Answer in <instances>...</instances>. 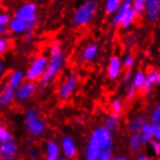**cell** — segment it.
Returning a JSON list of instances; mask_svg holds the SVG:
<instances>
[{
  "instance_id": "obj_16",
  "label": "cell",
  "mask_w": 160,
  "mask_h": 160,
  "mask_svg": "<svg viewBox=\"0 0 160 160\" xmlns=\"http://www.w3.org/2000/svg\"><path fill=\"white\" fill-rule=\"evenodd\" d=\"M44 148L46 153V160H58L60 153V147L56 141H47L44 145Z\"/></svg>"
},
{
  "instance_id": "obj_47",
  "label": "cell",
  "mask_w": 160,
  "mask_h": 160,
  "mask_svg": "<svg viewBox=\"0 0 160 160\" xmlns=\"http://www.w3.org/2000/svg\"><path fill=\"white\" fill-rule=\"evenodd\" d=\"M58 160H74V159H70V158H67V157H58Z\"/></svg>"
},
{
  "instance_id": "obj_4",
  "label": "cell",
  "mask_w": 160,
  "mask_h": 160,
  "mask_svg": "<svg viewBox=\"0 0 160 160\" xmlns=\"http://www.w3.org/2000/svg\"><path fill=\"white\" fill-rule=\"evenodd\" d=\"M24 125L32 137H39L47 129L46 121L40 118L39 111L35 108L27 109L24 115Z\"/></svg>"
},
{
  "instance_id": "obj_18",
  "label": "cell",
  "mask_w": 160,
  "mask_h": 160,
  "mask_svg": "<svg viewBox=\"0 0 160 160\" xmlns=\"http://www.w3.org/2000/svg\"><path fill=\"white\" fill-rule=\"evenodd\" d=\"M119 120H120V117L118 114H115V112H110L109 115H107V117L105 118V121H104V127L106 130H108L110 133H114L118 130V124H119Z\"/></svg>"
},
{
  "instance_id": "obj_48",
  "label": "cell",
  "mask_w": 160,
  "mask_h": 160,
  "mask_svg": "<svg viewBox=\"0 0 160 160\" xmlns=\"http://www.w3.org/2000/svg\"><path fill=\"white\" fill-rule=\"evenodd\" d=\"M0 160H17L16 157H13V158H0Z\"/></svg>"
},
{
  "instance_id": "obj_28",
  "label": "cell",
  "mask_w": 160,
  "mask_h": 160,
  "mask_svg": "<svg viewBox=\"0 0 160 160\" xmlns=\"http://www.w3.org/2000/svg\"><path fill=\"white\" fill-rule=\"evenodd\" d=\"M11 140H14L11 132L8 130L6 126L0 123V143L8 142V141H11Z\"/></svg>"
},
{
  "instance_id": "obj_15",
  "label": "cell",
  "mask_w": 160,
  "mask_h": 160,
  "mask_svg": "<svg viewBox=\"0 0 160 160\" xmlns=\"http://www.w3.org/2000/svg\"><path fill=\"white\" fill-rule=\"evenodd\" d=\"M18 152V145L14 140L0 143V158H13Z\"/></svg>"
},
{
  "instance_id": "obj_30",
  "label": "cell",
  "mask_w": 160,
  "mask_h": 160,
  "mask_svg": "<svg viewBox=\"0 0 160 160\" xmlns=\"http://www.w3.org/2000/svg\"><path fill=\"white\" fill-rule=\"evenodd\" d=\"M50 54L52 58H54V56H58L60 54H62V47L60 42L58 41H54L50 48Z\"/></svg>"
},
{
  "instance_id": "obj_40",
  "label": "cell",
  "mask_w": 160,
  "mask_h": 160,
  "mask_svg": "<svg viewBox=\"0 0 160 160\" xmlns=\"http://www.w3.org/2000/svg\"><path fill=\"white\" fill-rule=\"evenodd\" d=\"M132 77H133L132 71L127 70V71L124 73L123 77H122V82H123L124 84H127V83L131 82V81H132Z\"/></svg>"
},
{
  "instance_id": "obj_26",
  "label": "cell",
  "mask_w": 160,
  "mask_h": 160,
  "mask_svg": "<svg viewBox=\"0 0 160 160\" xmlns=\"http://www.w3.org/2000/svg\"><path fill=\"white\" fill-rule=\"evenodd\" d=\"M146 80V73L143 71H138L134 76L132 77V84L131 86L134 87L136 89H141L143 88Z\"/></svg>"
},
{
  "instance_id": "obj_33",
  "label": "cell",
  "mask_w": 160,
  "mask_h": 160,
  "mask_svg": "<svg viewBox=\"0 0 160 160\" xmlns=\"http://www.w3.org/2000/svg\"><path fill=\"white\" fill-rule=\"evenodd\" d=\"M9 47H10L9 39H7L6 37H0V55L5 53L8 51Z\"/></svg>"
},
{
  "instance_id": "obj_6",
  "label": "cell",
  "mask_w": 160,
  "mask_h": 160,
  "mask_svg": "<svg viewBox=\"0 0 160 160\" xmlns=\"http://www.w3.org/2000/svg\"><path fill=\"white\" fill-rule=\"evenodd\" d=\"M79 82V76L76 73H71L69 76L64 80V82L58 88V97L60 100L69 99L76 89Z\"/></svg>"
},
{
  "instance_id": "obj_24",
  "label": "cell",
  "mask_w": 160,
  "mask_h": 160,
  "mask_svg": "<svg viewBox=\"0 0 160 160\" xmlns=\"http://www.w3.org/2000/svg\"><path fill=\"white\" fill-rule=\"evenodd\" d=\"M136 18H137L136 15L134 14L132 8H131V9H129V10L126 12L124 17L122 18V20H121L119 25L121 26V28H124V29H125V28H128L130 25L133 24V22L136 20Z\"/></svg>"
},
{
  "instance_id": "obj_35",
  "label": "cell",
  "mask_w": 160,
  "mask_h": 160,
  "mask_svg": "<svg viewBox=\"0 0 160 160\" xmlns=\"http://www.w3.org/2000/svg\"><path fill=\"white\" fill-rule=\"evenodd\" d=\"M112 149L103 150L98 156V160H112Z\"/></svg>"
},
{
  "instance_id": "obj_22",
  "label": "cell",
  "mask_w": 160,
  "mask_h": 160,
  "mask_svg": "<svg viewBox=\"0 0 160 160\" xmlns=\"http://www.w3.org/2000/svg\"><path fill=\"white\" fill-rule=\"evenodd\" d=\"M143 147H144V143H143V139L141 134L140 133L132 134V136L130 137V140H129V148L131 149V152L137 153L142 149Z\"/></svg>"
},
{
  "instance_id": "obj_12",
  "label": "cell",
  "mask_w": 160,
  "mask_h": 160,
  "mask_svg": "<svg viewBox=\"0 0 160 160\" xmlns=\"http://www.w3.org/2000/svg\"><path fill=\"white\" fill-rule=\"evenodd\" d=\"M160 83V74L158 70H152L149 71L148 74H146V80L143 88H141L144 94H148L152 91L155 84Z\"/></svg>"
},
{
  "instance_id": "obj_38",
  "label": "cell",
  "mask_w": 160,
  "mask_h": 160,
  "mask_svg": "<svg viewBox=\"0 0 160 160\" xmlns=\"http://www.w3.org/2000/svg\"><path fill=\"white\" fill-rule=\"evenodd\" d=\"M137 91H138V89H136L132 86H130L129 88H128V90H127V92H126V98H127V100L132 101L135 98V96H136Z\"/></svg>"
},
{
  "instance_id": "obj_23",
  "label": "cell",
  "mask_w": 160,
  "mask_h": 160,
  "mask_svg": "<svg viewBox=\"0 0 160 160\" xmlns=\"http://www.w3.org/2000/svg\"><path fill=\"white\" fill-rule=\"evenodd\" d=\"M140 134H141V136H142L144 146L149 144L150 141L153 140V138H152V125L150 124L149 122L147 124H145L143 126V128L141 129Z\"/></svg>"
},
{
  "instance_id": "obj_20",
  "label": "cell",
  "mask_w": 160,
  "mask_h": 160,
  "mask_svg": "<svg viewBox=\"0 0 160 160\" xmlns=\"http://www.w3.org/2000/svg\"><path fill=\"white\" fill-rule=\"evenodd\" d=\"M98 47L95 44H89L83 49L82 53V58L86 62H91L97 58L98 55Z\"/></svg>"
},
{
  "instance_id": "obj_8",
  "label": "cell",
  "mask_w": 160,
  "mask_h": 160,
  "mask_svg": "<svg viewBox=\"0 0 160 160\" xmlns=\"http://www.w3.org/2000/svg\"><path fill=\"white\" fill-rule=\"evenodd\" d=\"M37 88L38 87H37L36 82L25 81L16 88V98L21 101L28 100L34 95Z\"/></svg>"
},
{
  "instance_id": "obj_9",
  "label": "cell",
  "mask_w": 160,
  "mask_h": 160,
  "mask_svg": "<svg viewBox=\"0 0 160 160\" xmlns=\"http://www.w3.org/2000/svg\"><path fill=\"white\" fill-rule=\"evenodd\" d=\"M59 147H60V150L62 152L64 157L74 159L77 156V153H78L77 145L71 136H69V135L64 136L61 139Z\"/></svg>"
},
{
  "instance_id": "obj_7",
  "label": "cell",
  "mask_w": 160,
  "mask_h": 160,
  "mask_svg": "<svg viewBox=\"0 0 160 160\" xmlns=\"http://www.w3.org/2000/svg\"><path fill=\"white\" fill-rule=\"evenodd\" d=\"M37 10H38L37 4L33 2H27V3L22 4L18 9L15 13V17L26 22L28 21H31L33 18H37V15H36Z\"/></svg>"
},
{
  "instance_id": "obj_39",
  "label": "cell",
  "mask_w": 160,
  "mask_h": 160,
  "mask_svg": "<svg viewBox=\"0 0 160 160\" xmlns=\"http://www.w3.org/2000/svg\"><path fill=\"white\" fill-rule=\"evenodd\" d=\"M152 138H153V140L159 141V139H160V124L152 125Z\"/></svg>"
},
{
  "instance_id": "obj_50",
  "label": "cell",
  "mask_w": 160,
  "mask_h": 160,
  "mask_svg": "<svg viewBox=\"0 0 160 160\" xmlns=\"http://www.w3.org/2000/svg\"><path fill=\"white\" fill-rule=\"evenodd\" d=\"M1 76H2V75H0V82H1Z\"/></svg>"
},
{
  "instance_id": "obj_32",
  "label": "cell",
  "mask_w": 160,
  "mask_h": 160,
  "mask_svg": "<svg viewBox=\"0 0 160 160\" xmlns=\"http://www.w3.org/2000/svg\"><path fill=\"white\" fill-rule=\"evenodd\" d=\"M150 121H152V123L150 124H160V105L157 104L152 112V115H150Z\"/></svg>"
},
{
  "instance_id": "obj_31",
  "label": "cell",
  "mask_w": 160,
  "mask_h": 160,
  "mask_svg": "<svg viewBox=\"0 0 160 160\" xmlns=\"http://www.w3.org/2000/svg\"><path fill=\"white\" fill-rule=\"evenodd\" d=\"M123 102H122L120 99H115L112 100L111 103V109H112V112H115V114L119 115L120 112L123 111Z\"/></svg>"
},
{
  "instance_id": "obj_21",
  "label": "cell",
  "mask_w": 160,
  "mask_h": 160,
  "mask_svg": "<svg viewBox=\"0 0 160 160\" xmlns=\"http://www.w3.org/2000/svg\"><path fill=\"white\" fill-rule=\"evenodd\" d=\"M23 80H24V74L20 70H15V71L11 72L10 75H9V79H8L7 83H9L11 87H13L16 89L23 82Z\"/></svg>"
},
{
  "instance_id": "obj_29",
  "label": "cell",
  "mask_w": 160,
  "mask_h": 160,
  "mask_svg": "<svg viewBox=\"0 0 160 160\" xmlns=\"http://www.w3.org/2000/svg\"><path fill=\"white\" fill-rule=\"evenodd\" d=\"M26 153H27L28 158L31 159V160H38L41 157L40 149L35 146H31V147L28 148Z\"/></svg>"
},
{
  "instance_id": "obj_14",
  "label": "cell",
  "mask_w": 160,
  "mask_h": 160,
  "mask_svg": "<svg viewBox=\"0 0 160 160\" xmlns=\"http://www.w3.org/2000/svg\"><path fill=\"white\" fill-rule=\"evenodd\" d=\"M146 17L150 22L158 21L160 17V1L159 0H148L146 5Z\"/></svg>"
},
{
  "instance_id": "obj_49",
  "label": "cell",
  "mask_w": 160,
  "mask_h": 160,
  "mask_svg": "<svg viewBox=\"0 0 160 160\" xmlns=\"http://www.w3.org/2000/svg\"><path fill=\"white\" fill-rule=\"evenodd\" d=\"M152 160H160V159H159V158H158V157H156V158H155V159H152Z\"/></svg>"
},
{
  "instance_id": "obj_41",
  "label": "cell",
  "mask_w": 160,
  "mask_h": 160,
  "mask_svg": "<svg viewBox=\"0 0 160 160\" xmlns=\"http://www.w3.org/2000/svg\"><path fill=\"white\" fill-rule=\"evenodd\" d=\"M33 38H34V36H33V33H32V31H31V30L27 31V33H26V36H25V39H24V41H25V44H26V45H30V44L33 42Z\"/></svg>"
},
{
  "instance_id": "obj_11",
  "label": "cell",
  "mask_w": 160,
  "mask_h": 160,
  "mask_svg": "<svg viewBox=\"0 0 160 160\" xmlns=\"http://www.w3.org/2000/svg\"><path fill=\"white\" fill-rule=\"evenodd\" d=\"M16 98V89L9 83H5L0 89V108L10 106Z\"/></svg>"
},
{
  "instance_id": "obj_2",
  "label": "cell",
  "mask_w": 160,
  "mask_h": 160,
  "mask_svg": "<svg viewBox=\"0 0 160 160\" xmlns=\"http://www.w3.org/2000/svg\"><path fill=\"white\" fill-rule=\"evenodd\" d=\"M99 8V3L96 0H87L82 2L72 16V22L77 26H84L91 22L96 15Z\"/></svg>"
},
{
  "instance_id": "obj_46",
  "label": "cell",
  "mask_w": 160,
  "mask_h": 160,
  "mask_svg": "<svg viewBox=\"0 0 160 160\" xmlns=\"http://www.w3.org/2000/svg\"><path fill=\"white\" fill-rule=\"evenodd\" d=\"M33 141H34V137H32V136H29V137L27 138V142L28 143H32Z\"/></svg>"
},
{
  "instance_id": "obj_43",
  "label": "cell",
  "mask_w": 160,
  "mask_h": 160,
  "mask_svg": "<svg viewBox=\"0 0 160 160\" xmlns=\"http://www.w3.org/2000/svg\"><path fill=\"white\" fill-rule=\"evenodd\" d=\"M112 160H129L126 156H123V155H118V156H116V157H112Z\"/></svg>"
},
{
  "instance_id": "obj_25",
  "label": "cell",
  "mask_w": 160,
  "mask_h": 160,
  "mask_svg": "<svg viewBox=\"0 0 160 160\" xmlns=\"http://www.w3.org/2000/svg\"><path fill=\"white\" fill-rule=\"evenodd\" d=\"M146 5H147V0H134V1H132L131 8H132L136 17H140L145 14Z\"/></svg>"
},
{
  "instance_id": "obj_19",
  "label": "cell",
  "mask_w": 160,
  "mask_h": 160,
  "mask_svg": "<svg viewBox=\"0 0 160 160\" xmlns=\"http://www.w3.org/2000/svg\"><path fill=\"white\" fill-rule=\"evenodd\" d=\"M8 26H9L8 30L16 34H23L28 31L25 22L20 20V18H18L16 17L11 18L10 22L8 23Z\"/></svg>"
},
{
  "instance_id": "obj_10",
  "label": "cell",
  "mask_w": 160,
  "mask_h": 160,
  "mask_svg": "<svg viewBox=\"0 0 160 160\" xmlns=\"http://www.w3.org/2000/svg\"><path fill=\"white\" fill-rule=\"evenodd\" d=\"M122 71V62L118 55H112L107 67V76L110 80H117Z\"/></svg>"
},
{
  "instance_id": "obj_45",
  "label": "cell",
  "mask_w": 160,
  "mask_h": 160,
  "mask_svg": "<svg viewBox=\"0 0 160 160\" xmlns=\"http://www.w3.org/2000/svg\"><path fill=\"white\" fill-rule=\"evenodd\" d=\"M3 71H4V65L1 61H0V75H2Z\"/></svg>"
},
{
  "instance_id": "obj_34",
  "label": "cell",
  "mask_w": 160,
  "mask_h": 160,
  "mask_svg": "<svg viewBox=\"0 0 160 160\" xmlns=\"http://www.w3.org/2000/svg\"><path fill=\"white\" fill-rule=\"evenodd\" d=\"M134 63H135V59H134V58H133V55L129 54V55H126L125 58H124V60H123V66H124L126 69L130 70L131 68L133 67Z\"/></svg>"
},
{
  "instance_id": "obj_3",
  "label": "cell",
  "mask_w": 160,
  "mask_h": 160,
  "mask_svg": "<svg viewBox=\"0 0 160 160\" xmlns=\"http://www.w3.org/2000/svg\"><path fill=\"white\" fill-rule=\"evenodd\" d=\"M65 55L62 53L58 56H54L49 59L47 67L39 79V88L45 89L50 83L52 82V81L58 77V75L62 70L64 64H65Z\"/></svg>"
},
{
  "instance_id": "obj_13",
  "label": "cell",
  "mask_w": 160,
  "mask_h": 160,
  "mask_svg": "<svg viewBox=\"0 0 160 160\" xmlns=\"http://www.w3.org/2000/svg\"><path fill=\"white\" fill-rule=\"evenodd\" d=\"M147 123H148V117L144 114H137L129 119L127 123V128L129 132H131L132 134L140 133L141 129Z\"/></svg>"
},
{
  "instance_id": "obj_44",
  "label": "cell",
  "mask_w": 160,
  "mask_h": 160,
  "mask_svg": "<svg viewBox=\"0 0 160 160\" xmlns=\"http://www.w3.org/2000/svg\"><path fill=\"white\" fill-rule=\"evenodd\" d=\"M76 122H77L78 124H83L84 119H83V118H82V117H78V118H76Z\"/></svg>"
},
{
  "instance_id": "obj_36",
  "label": "cell",
  "mask_w": 160,
  "mask_h": 160,
  "mask_svg": "<svg viewBox=\"0 0 160 160\" xmlns=\"http://www.w3.org/2000/svg\"><path fill=\"white\" fill-rule=\"evenodd\" d=\"M10 20H11V17L9 14L0 13V27H6V25H8Z\"/></svg>"
},
{
  "instance_id": "obj_27",
  "label": "cell",
  "mask_w": 160,
  "mask_h": 160,
  "mask_svg": "<svg viewBox=\"0 0 160 160\" xmlns=\"http://www.w3.org/2000/svg\"><path fill=\"white\" fill-rule=\"evenodd\" d=\"M120 5L119 0H107L104 5V11L106 15H114Z\"/></svg>"
},
{
  "instance_id": "obj_37",
  "label": "cell",
  "mask_w": 160,
  "mask_h": 160,
  "mask_svg": "<svg viewBox=\"0 0 160 160\" xmlns=\"http://www.w3.org/2000/svg\"><path fill=\"white\" fill-rule=\"evenodd\" d=\"M150 144V147L152 148V152L155 153L156 156H158L160 154V143L159 141H156V140H152L149 142Z\"/></svg>"
},
{
  "instance_id": "obj_17",
  "label": "cell",
  "mask_w": 160,
  "mask_h": 160,
  "mask_svg": "<svg viewBox=\"0 0 160 160\" xmlns=\"http://www.w3.org/2000/svg\"><path fill=\"white\" fill-rule=\"evenodd\" d=\"M131 6H132V0H123V1H120V5L116 11V13L114 14V16H112V24L115 27L119 26L122 18L124 17V15L129 9H131Z\"/></svg>"
},
{
  "instance_id": "obj_5",
  "label": "cell",
  "mask_w": 160,
  "mask_h": 160,
  "mask_svg": "<svg viewBox=\"0 0 160 160\" xmlns=\"http://www.w3.org/2000/svg\"><path fill=\"white\" fill-rule=\"evenodd\" d=\"M49 58L45 55H40L31 62L30 67L28 68L26 73L24 74V79L28 82H33L39 81L41 76L43 75L47 64H48Z\"/></svg>"
},
{
  "instance_id": "obj_1",
  "label": "cell",
  "mask_w": 160,
  "mask_h": 160,
  "mask_svg": "<svg viewBox=\"0 0 160 160\" xmlns=\"http://www.w3.org/2000/svg\"><path fill=\"white\" fill-rule=\"evenodd\" d=\"M105 149H112V134L103 126L96 127L89 136L84 149V159L98 160L99 154Z\"/></svg>"
},
{
  "instance_id": "obj_42",
  "label": "cell",
  "mask_w": 160,
  "mask_h": 160,
  "mask_svg": "<svg viewBox=\"0 0 160 160\" xmlns=\"http://www.w3.org/2000/svg\"><path fill=\"white\" fill-rule=\"evenodd\" d=\"M136 160H152V158H150L149 156H148V155H144V154H140V155H138V156H137Z\"/></svg>"
}]
</instances>
